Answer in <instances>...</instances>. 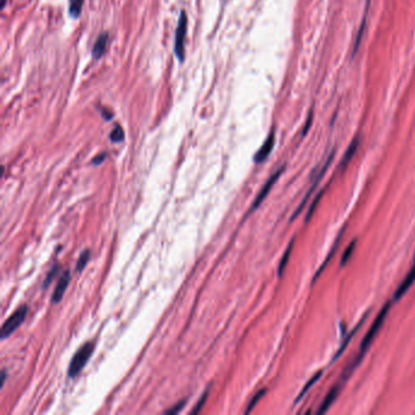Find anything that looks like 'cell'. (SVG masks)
I'll return each mask as SVG.
<instances>
[{
    "instance_id": "1",
    "label": "cell",
    "mask_w": 415,
    "mask_h": 415,
    "mask_svg": "<svg viewBox=\"0 0 415 415\" xmlns=\"http://www.w3.org/2000/svg\"><path fill=\"white\" fill-rule=\"evenodd\" d=\"M391 303L392 302L388 301V302H386V305L382 307L381 311L379 312L378 317L375 318V320H374L372 326H370V329L368 330V332L365 334L363 341H362V343H361V351H359V355L357 356V358L361 359V361L363 359L365 352H367L368 349H369V346L372 344L373 340L375 338V335L378 334L380 328H381V325L384 324L385 319H386L388 312H390V308H391Z\"/></svg>"
},
{
    "instance_id": "2",
    "label": "cell",
    "mask_w": 415,
    "mask_h": 415,
    "mask_svg": "<svg viewBox=\"0 0 415 415\" xmlns=\"http://www.w3.org/2000/svg\"><path fill=\"white\" fill-rule=\"evenodd\" d=\"M94 342H86L75 353L68 367L70 378H76L83 370V368L86 367L88 361H89L93 352H94Z\"/></svg>"
},
{
    "instance_id": "3",
    "label": "cell",
    "mask_w": 415,
    "mask_h": 415,
    "mask_svg": "<svg viewBox=\"0 0 415 415\" xmlns=\"http://www.w3.org/2000/svg\"><path fill=\"white\" fill-rule=\"evenodd\" d=\"M186 29H188V15H186L185 11L182 10L179 14V19H178L174 37V54L179 60V62H183L184 58H185Z\"/></svg>"
},
{
    "instance_id": "4",
    "label": "cell",
    "mask_w": 415,
    "mask_h": 415,
    "mask_svg": "<svg viewBox=\"0 0 415 415\" xmlns=\"http://www.w3.org/2000/svg\"><path fill=\"white\" fill-rule=\"evenodd\" d=\"M27 313H28L27 306L23 305L21 307H19V308H17L16 311H15L14 313L8 318L7 321L3 324L2 331H0V337L4 340V338L9 337L11 334H14V332L17 330V328H20V325H21L23 321H25L26 317H27Z\"/></svg>"
},
{
    "instance_id": "5",
    "label": "cell",
    "mask_w": 415,
    "mask_h": 415,
    "mask_svg": "<svg viewBox=\"0 0 415 415\" xmlns=\"http://www.w3.org/2000/svg\"><path fill=\"white\" fill-rule=\"evenodd\" d=\"M284 171H285V166H283V167H280L279 169H278V171H275V173H274L273 175H270L269 179L265 182L264 185H263V188L261 189V191H259L258 195L256 196L255 201H253L252 206H251V209H250V212L255 211L256 209H258L259 204H261L263 201H264V198L267 197L268 194H269V191L271 190V188L274 186V184L276 183V180L279 179V177L283 174V172H284Z\"/></svg>"
},
{
    "instance_id": "6",
    "label": "cell",
    "mask_w": 415,
    "mask_h": 415,
    "mask_svg": "<svg viewBox=\"0 0 415 415\" xmlns=\"http://www.w3.org/2000/svg\"><path fill=\"white\" fill-rule=\"evenodd\" d=\"M70 278H71V271L65 270L61 276L58 278V283L56 284V288H55L54 294L51 296V303L52 305H56V303L60 302L62 300L63 295H65L67 286L70 284Z\"/></svg>"
},
{
    "instance_id": "7",
    "label": "cell",
    "mask_w": 415,
    "mask_h": 415,
    "mask_svg": "<svg viewBox=\"0 0 415 415\" xmlns=\"http://www.w3.org/2000/svg\"><path fill=\"white\" fill-rule=\"evenodd\" d=\"M274 143H275V135H274V131L271 130L269 135H268V138L265 139L264 143H263L261 149L257 151L255 157H253V160H255L256 163H262L268 159V156H269L271 150H273V148H274Z\"/></svg>"
},
{
    "instance_id": "8",
    "label": "cell",
    "mask_w": 415,
    "mask_h": 415,
    "mask_svg": "<svg viewBox=\"0 0 415 415\" xmlns=\"http://www.w3.org/2000/svg\"><path fill=\"white\" fill-rule=\"evenodd\" d=\"M415 282V261H414V264L413 267H411V269L408 271V274L405 275L404 279H403V282L401 283V285L397 288L396 292H394L393 295V301H398L403 295L407 292L409 289H410V286L413 285V283Z\"/></svg>"
},
{
    "instance_id": "9",
    "label": "cell",
    "mask_w": 415,
    "mask_h": 415,
    "mask_svg": "<svg viewBox=\"0 0 415 415\" xmlns=\"http://www.w3.org/2000/svg\"><path fill=\"white\" fill-rule=\"evenodd\" d=\"M342 385H343V382H341V381H338L337 384L334 385V387L329 391V393L326 394L324 401L321 402L320 407L318 408V410H317L318 414H323L328 410V409L330 408V405L332 404V402H334L336 399V397H337V394L340 393L341 390H342Z\"/></svg>"
},
{
    "instance_id": "10",
    "label": "cell",
    "mask_w": 415,
    "mask_h": 415,
    "mask_svg": "<svg viewBox=\"0 0 415 415\" xmlns=\"http://www.w3.org/2000/svg\"><path fill=\"white\" fill-rule=\"evenodd\" d=\"M107 43H109V33H107V32H102L100 36L98 37L96 42L94 43V46H93L92 55L94 60H99V58H101L102 55L105 54Z\"/></svg>"
},
{
    "instance_id": "11",
    "label": "cell",
    "mask_w": 415,
    "mask_h": 415,
    "mask_svg": "<svg viewBox=\"0 0 415 415\" xmlns=\"http://www.w3.org/2000/svg\"><path fill=\"white\" fill-rule=\"evenodd\" d=\"M368 314H369V312H368L367 314H365V315H363V317H362V319L358 321V324H357V325L355 326V328H353L352 331H351L350 334L346 336V338H343V341H342V343H341L340 349H338V351H337V352L335 353V356H334V357H332V359H331V363H334V362L336 361V359H337L338 357H340L341 355H342V353H343V351L346 350V347L349 346V343L351 342V340H352L353 335H355L356 332H357L358 330H359V328H361V326H362V324H363V321L365 320V318L368 317Z\"/></svg>"
},
{
    "instance_id": "12",
    "label": "cell",
    "mask_w": 415,
    "mask_h": 415,
    "mask_svg": "<svg viewBox=\"0 0 415 415\" xmlns=\"http://www.w3.org/2000/svg\"><path fill=\"white\" fill-rule=\"evenodd\" d=\"M369 5H370V0H367V7H365L364 15H363V19H362V22H361V26H359V29H358L357 37H356L355 45H353L352 57L355 56V55H356V52L358 51V48H359V45H361V42H362V38H363L365 26H367V16H368V10H369Z\"/></svg>"
},
{
    "instance_id": "13",
    "label": "cell",
    "mask_w": 415,
    "mask_h": 415,
    "mask_svg": "<svg viewBox=\"0 0 415 415\" xmlns=\"http://www.w3.org/2000/svg\"><path fill=\"white\" fill-rule=\"evenodd\" d=\"M359 142H361V139H359V136H356L355 139L351 142V144L349 145V148H347L346 153H344L342 160H341V163H340V168H344L347 165H349V162L351 160H352V157L355 156L356 151H357L358 146H359Z\"/></svg>"
},
{
    "instance_id": "14",
    "label": "cell",
    "mask_w": 415,
    "mask_h": 415,
    "mask_svg": "<svg viewBox=\"0 0 415 415\" xmlns=\"http://www.w3.org/2000/svg\"><path fill=\"white\" fill-rule=\"evenodd\" d=\"M294 245H295V238H292L291 241L289 242L288 247H286V250H285L284 255H283V257H282V259H280L279 265H278V275H279V278L283 276V273H284L286 265H288L289 258H290V256H291L292 247H294Z\"/></svg>"
},
{
    "instance_id": "15",
    "label": "cell",
    "mask_w": 415,
    "mask_h": 415,
    "mask_svg": "<svg viewBox=\"0 0 415 415\" xmlns=\"http://www.w3.org/2000/svg\"><path fill=\"white\" fill-rule=\"evenodd\" d=\"M321 374H323V370H319V372H318V373H315V374H314V375H313V376H312V378L308 380V382H307V384L305 385V387H303V388H302V391H301V392H300V394H299V397H297V398H296V399H295V404H296V403H299V402L301 401V399H302V398H303V397H305V396H306V393H307V392H308V391H309V390H311V387H312V386H313V385L315 384V382H317V381H318V380H319V379H320Z\"/></svg>"
},
{
    "instance_id": "16",
    "label": "cell",
    "mask_w": 415,
    "mask_h": 415,
    "mask_svg": "<svg viewBox=\"0 0 415 415\" xmlns=\"http://www.w3.org/2000/svg\"><path fill=\"white\" fill-rule=\"evenodd\" d=\"M84 0H68V14L73 19H78L81 16L83 9Z\"/></svg>"
},
{
    "instance_id": "17",
    "label": "cell",
    "mask_w": 415,
    "mask_h": 415,
    "mask_svg": "<svg viewBox=\"0 0 415 415\" xmlns=\"http://www.w3.org/2000/svg\"><path fill=\"white\" fill-rule=\"evenodd\" d=\"M342 233H343V230H341L340 234H338V236H337V241H336L334 246H332L331 251H330V252H329V255H328V257H326V258H325V261H324L323 264L320 265L319 270H318L317 273H315V275H314V278H313V284L315 283V280H317L318 278H319V275L321 274V271H323V270H324V268H325V265L328 264V263L330 262V259H331V257H332V255H334L335 250H336V248H337V246H338V242H340V239H341V235H342Z\"/></svg>"
},
{
    "instance_id": "18",
    "label": "cell",
    "mask_w": 415,
    "mask_h": 415,
    "mask_svg": "<svg viewBox=\"0 0 415 415\" xmlns=\"http://www.w3.org/2000/svg\"><path fill=\"white\" fill-rule=\"evenodd\" d=\"M265 392H267V390H265V388H262V390H259L258 392H257V393L255 394V396H253L252 398H251V401L248 402V404H247L246 410H245V414H248V413H251V411H252V409L256 407L257 403L261 401L262 397L264 396Z\"/></svg>"
},
{
    "instance_id": "19",
    "label": "cell",
    "mask_w": 415,
    "mask_h": 415,
    "mask_svg": "<svg viewBox=\"0 0 415 415\" xmlns=\"http://www.w3.org/2000/svg\"><path fill=\"white\" fill-rule=\"evenodd\" d=\"M356 246H357V239H353V240L350 242V245L347 246L346 250H344L342 257H341V263H340L341 267H343V265L346 264L347 262H349L350 257L352 256V253H353V251H355Z\"/></svg>"
},
{
    "instance_id": "20",
    "label": "cell",
    "mask_w": 415,
    "mask_h": 415,
    "mask_svg": "<svg viewBox=\"0 0 415 415\" xmlns=\"http://www.w3.org/2000/svg\"><path fill=\"white\" fill-rule=\"evenodd\" d=\"M90 258V251L89 250H84L83 252L80 255V258H78L77 264H76V270L82 271L86 268V265L88 264Z\"/></svg>"
},
{
    "instance_id": "21",
    "label": "cell",
    "mask_w": 415,
    "mask_h": 415,
    "mask_svg": "<svg viewBox=\"0 0 415 415\" xmlns=\"http://www.w3.org/2000/svg\"><path fill=\"white\" fill-rule=\"evenodd\" d=\"M110 139L112 143H122L124 140V131L121 125H116L113 130L111 131Z\"/></svg>"
},
{
    "instance_id": "22",
    "label": "cell",
    "mask_w": 415,
    "mask_h": 415,
    "mask_svg": "<svg viewBox=\"0 0 415 415\" xmlns=\"http://www.w3.org/2000/svg\"><path fill=\"white\" fill-rule=\"evenodd\" d=\"M324 190L325 189H321L319 192H318V195H317V197L314 198L313 200V202L311 203V206H309V209H308V211H307V215H306V223L307 222L309 221V219H311V217L312 216H313V213H314V211H315V207L318 206V203H319V201H320V198H321V196H323L324 195Z\"/></svg>"
},
{
    "instance_id": "23",
    "label": "cell",
    "mask_w": 415,
    "mask_h": 415,
    "mask_svg": "<svg viewBox=\"0 0 415 415\" xmlns=\"http://www.w3.org/2000/svg\"><path fill=\"white\" fill-rule=\"evenodd\" d=\"M209 391H210V387L207 388V390L204 391V392L202 393V396H201V398L198 399V402L196 403V404H195L194 409H192V410L190 411V414H197L198 411H200L201 409H202V407L204 405V402L207 401V396H209Z\"/></svg>"
},
{
    "instance_id": "24",
    "label": "cell",
    "mask_w": 415,
    "mask_h": 415,
    "mask_svg": "<svg viewBox=\"0 0 415 415\" xmlns=\"http://www.w3.org/2000/svg\"><path fill=\"white\" fill-rule=\"evenodd\" d=\"M58 269H60V264H55L54 267L51 268L50 269V271H49L48 273V275H46V278H45V280H44V284H43V289H46L48 288V285L50 284V283L52 282V279H54V276L56 275L57 274V271H58Z\"/></svg>"
},
{
    "instance_id": "25",
    "label": "cell",
    "mask_w": 415,
    "mask_h": 415,
    "mask_svg": "<svg viewBox=\"0 0 415 415\" xmlns=\"http://www.w3.org/2000/svg\"><path fill=\"white\" fill-rule=\"evenodd\" d=\"M185 403H186V399H183V401L178 402L177 404H174L172 408H169V409H167V410H165V414H168V415L178 414L180 410H182L184 405H185Z\"/></svg>"
},
{
    "instance_id": "26",
    "label": "cell",
    "mask_w": 415,
    "mask_h": 415,
    "mask_svg": "<svg viewBox=\"0 0 415 415\" xmlns=\"http://www.w3.org/2000/svg\"><path fill=\"white\" fill-rule=\"evenodd\" d=\"M106 157H107V154H106V153H102V154H100V155H98V156H96V157H94V159H93V161H92V165H93V166L101 165V163L104 162L105 160H106Z\"/></svg>"
},
{
    "instance_id": "27",
    "label": "cell",
    "mask_w": 415,
    "mask_h": 415,
    "mask_svg": "<svg viewBox=\"0 0 415 415\" xmlns=\"http://www.w3.org/2000/svg\"><path fill=\"white\" fill-rule=\"evenodd\" d=\"M101 115L102 117H104V119H106V121H110V119H112V117H113V113L107 109L101 110Z\"/></svg>"
},
{
    "instance_id": "28",
    "label": "cell",
    "mask_w": 415,
    "mask_h": 415,
    "mask_svg": "<svg viewBox=\"0 0 415 415\" xmlns=\"http://www.w3.org/2000/svg\"><path fill=\"white\" fill-rule=\"evenodd\" d=\"M311 123H312V112L309 113V116H308V123H306V125H305V129H303L302 136L306 135V133H307V131H308L309 127H311Z\"/></svg>"
},
{
    "instance_id": "29",
    "label": "cell",
    "mask_w": 415,
    "mask_h": 415,
    "mask_svg": "<svg viewBox=\"0 0 415 415\" xmlns=\"http://www.w3.org/2000/svg\"><path fill=\"white\" fill-rule=\"evenodd\" d=\"M7 376H8L7 370L3 369V372H2V386H4V382H5V380H7Z\"/></svg>"
},
{
    "instance_id": "30",
    "label": "cell",
    "mask_w": 415,
    "mask_h": 415,
    "mask_svg": "<svg viewBox=\"0 0 415 415\" xmlns=\"http://www.w3.org/2000/svg\"><path fill=\"white\" fill-rule=\"evenodd\" d=\"M7 2H8V0H2V8L3 9L5 8V4H7Z\"/></svg>"
}]
</instances>
